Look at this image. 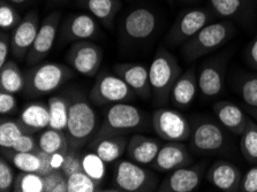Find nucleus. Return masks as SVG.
Wrapping results in <instances>:
<instances>
[{
  "mask_svg": "<svg viewBox=\"0 0 257 192\" xmlns=\"http://www.w3.org/2000/svg\"><path fill=\"white\" fill-rule=\"evenodd\" d=\"M67 185L68 192H95L98 191L100 186L83 170L68 176Z\"/></svg>",
  "mask_w": 257,
  "mask_h": 192,
  "instance_id": "obj_37",
  "label": "nucleus"
},
{
  "mask_svg": "<svg viewBox=\"0 0 257 192\" xmlns=\"http://www.w3.org/2000/svg\"><path fill=\"white\" fill-rule=\"evenodd\" d=\"M26 88V75H23L17 61L7 60L0 67V91L17 95L23 92Z\"/></svg>",
  "mask_w": 257,
  "mask_h": 192,
  "instance_id": "obj_27",
  "label": "nucleus"
},
{
  "mask_svg": "<svg viewBox=\"0 0 257 192\" xmlns=\"http://www.w3.org/2000/svg\"><path fill=\"white\" fill-rule=\"evenodd\" d=\"M157 27V15L148 7H136L124 15L121 36L128 43L146 42L153 36Z\"/></svg>",
  "mask_w": 257,
  "mask_h": 192,
  "instance_id": "obj_12",
  "label": "nucleus"
},
{
  "mask_svg": "<svg viewBox=\"0 0 257 192\" xmlns=\"http://www.w3.org/2000/svg\"><path fill=\"white\" fill-rule=\"evenodd\" d=\"M98 20L90 13H75L68 15L60 25L59 43H74L79 41H92L99 36Z\"/></svg>",
  "mask_w": 257,
  "mask_h": 192,
  "instance_id": "obj_14",
  "label": "nucleus"
},
{
  "mask_svg": "<svg viewBox=\"0 0 257 192\" xmlns=\"http://www.w3.org/2000/svg\"><path fill=\"white\" fill-rule=\"evenodd\" d=\"M233 35L234 27L231 22L209 23L182 45V56L186 61H195L221 48Z\"/></svg>",
  "mask_w": 257,
  "mask_h": 192,
  "instance_id": "obj_5",
  "label": "nucleus"
},
{
  "mask_svg": "<svg viewBox=\"0 0 257 192\" xmlns=\"http://www.w3.org/2000/svg\"><path fill=\"white\" fill-rule=\"evenodd\" d=\"M71 2V0H49L50 5H62V4H66Z\"/></svg>",
  "mask_w": 257,
  "mask_h": 192,
  "instance_id": "obj_50",
  "label": "nucleus"
},
{
  "mask_svg": "<svg viewBox=\"0 0 257 192\" xmlns=\"http://www.w3.org/2000/svg\"><path fill=\"white\" fill-rule=\"evenodd\" d=\"M181 73L177 58L165 49H158L149 67L153 98L158 106L169 103L171 90Z\"/></svg>",
  "mask_w": 257,
  "mask_h": 192,
  "instance_id": "obj_4",
  "label": "nucleus"
},
{
  "mask_svg": "<svg viewBox=\"0 0 257 192\" xmlns=\"http://www.w3.org/2000/svg\"><path fill=\"white\" fill-rule=\"evenodd\" d=\"M135 92L114 72H102L97 76L89 93L90 101L96 106L128 103L135 98Z\"/></svg>",
  "mask_w": 257,
  "mask_h": 192,
  "instance_id": "obj_7",
  "label": "nucleus"
},
{
  "mask_svg": "<svg viewBox=\"0 0 257 192\" xmlns=\"http://www.w3.org/2000/svg\"><path fill=\"white\" fill-rule=\"evenodd\" d=\"M242 176L240 168L227 160H217L205 173L206 181L224 192L239 191Z\"/></svg>",
  "mask_w": 257,
  "mask_h": 192,
  "instance_id": "obj_19",
  "label": "nucleus"
},
{
  "mask_svg": "<svg viewBox=\"0 0 257 192\" xmlns=\"http://www.w3.org/2000/svg\"><path fill=\"white\" fill-rule=\"evenodd\" d=\"M25 132V128L19 120H3L0 123V146L2 148H12Z\"/></svg>",
  "mask_w": 257,
  "mask_h": 192,
  "instance_id": "obj_35",
  "label": "nucleus"
},
{
  "mask_svg": "<svg viewBox=\"0 0 257 192\" xmlns=\"http://www.w3.org/2000/svg\"><path fill=\"white\" fill-rule=\"evenodd\" d=\"M40 15L31 10L22 18L20 23L12 30V56L17 61H25L40 30Z\"/></svg>",
  "mask_w": 257,
  "mask_h": 192,
  "instance_id": "obj_15",
  "label": "nucleus"
},
{
  "mask_svg": "<svg viewBox=\"0 0 257 192\" xmlns=\"http://www.w3.org/2000/svg\"><path fill=\"white\" fill-rule=\"evenodd\" d=\"M13 167L11 166L9 160L2 155L0 158V191L2 192L13 191L14 182L17 178Z\"/></svg>",
  "mask_w": 257,
  "mask_h": 192,
  "instance_id": "obj_40",
  "label": "nucleus"
},
{
  "mask_svg": "<svg viewBox=\"0 0 257 192\" xmlns=\"http://www.w3.org/2000/svg\"><path fill=\"white\" fill-rule=\"evenodd\" d=\"M180 2H186V3H190V2H194V0H180Z\"/></svg>",
  "mask_w": 257,
  "mask_h": 192,
  "instance_id": "obj_52",
  "label": "nucleus"
},
{
  "mask_svg": "<svg viewBox=\"0 0 257 192\" xmlns=\"http://www.w3.org/2000/svg\"><path fill=\"white\" fill-rule=\"evenodd\" d=\"M240 150L249 163L257 164V123L249 119L246 130L240 139Z\"/></svg>",
  "mask_w": 257,
  "mask_h": 192,
  "instance_id": "obj_31",
  "label": "nucleus"
},
{
  "mask_svg": "<svg viewBox=\"0 0 257 192\" xmlns=\"http://www.w3.org/2000/svg\"><path fill=\"white\" fill-rule=\"evenodd\" d=\"M213 112L217 120L225 129L239 136L242 135V132L246 130L249 119H250L239 106L227 100L217 101L213 105Z\"/></svg>",
  "mask_w": 257,
  "mask_h": 192,
  "instance_id": "obj_21",
  "label": "nucleus"
},
{
  "mask_svg": "<svg viewBox=\"0 0 257 192\" xmlns=\"http://www.w3.org/2000/svg\"><path fill=\"white\" fill-rule=\"evenodd\" d=\"M151 121L156 135L166 142H184L192 134V124L175 109L158 108Z\"/></svg>",
  "mask_w": 257,
  "mask_h": 192,
  "instance_id": "obj_11",
  "label": "nucleus"
},
{
  "mask_svg": "<svg viewBox=\"0 0 257 192\" xmlns=\"http://www.w3.org/2000/svg\"><path fill=\"white\" fill-rule=\"evenodd\" d=\"M157 177L142 164L132 160H116L113 166V185L124 192L154 191Z\"/></svg>",
  "mask_w": 257,
  "mask_h": 192,
  "instance_id": "obj_6",
  "label": "nucleus"
},
{
  "mask_svg": "<svg viewBox=\"0 0 257 192\" xmlns=\"http://www.w3.org/2000/svg\"><path fill=\"white\" fill-rule=\"evenodd\" d=\"M167 2H169L170 4H172V3H173V0H167Z\"/></svg>",
  "mask_w": 257,
  "mask_h": 192,
  "instance_id": "obj_53",
  "label": "nucleus"
},
{
  "mask_svg": "<svg viewBox=\"0 0 257 192\" xmlns=\"http://www.w3.org/2000/svg\"><path fill=\"white\" fill-rule=\"evenodd\" d=\"M104 52L92 41L74 42L66 53V61L76 73L87 77H95L103 62Z\"/></svg>",
  "mask_w": 257,
  "mask_h": 192,
  "instance_id": "obj_9",
  "label": "nucleus"
},
{
  "mask_svg": "<svg viewBox=\"0 0 257 192\" xmlns=\"http://www.w3.org/2000/svg\"><path fill=\"white\" fill-rule=\"evenodd\" d=\"M247 59L249 65L257 69V36L252 39L247 49Z\"/></svg>",
  "mask_w": 257,
  "mask_h": 192,
  "instance_id": "obj_47",
  "label": "nucleus"
},
{
  "mask_svg": "<svg viewBox=\"0 0 257 192\" xmlns=\"http://www.w3.org/2000/svg\"><path fill=\"white\" fill-rule=\"evenodd\" d=\"M50 112L49 128L65 131L68 122L69 99L65 96H52L48 100Z\"/></svg>",
  "mask_w": 257,
  "mask_h": 192,
  "instance_id": "obj_29",
  "label": "nucleus"
},
{
  "mask_svg": "<svg viewBox=\"0 0 257 192\" xmlns=\"http://www.w3.org/2000/svg\"><path fill=\"white\" fill-rule=\"evenodd\" d=\"M237 91L246 105L257 108V74H250L241 78Z\"/></svg>",
  "mask_w": 257,
  "mask_h": 192,
  "instance_id": "obj_38",
  "label": "nucleus"
},
{
  "mask_svg": "<svg viewBox=\"0 0 257 192\" xmlns=\"http://www.w3.org/2000/svg\"><path fill=\"white\" fill-rule=\"evenodd\" d=\"M189 146L194 153L205 155L221 152L227 146V136L221 124L212 120H200L192 125Z\"/></svg>",
  "mask_w": 257,
  "mask_h": 192,
  "instance_id": "obj_8",
  "label": "nucleus"
},
{
  "mask_svg": "<svg viewBox=\"0 0 257 192\" xmlns=\"http://www.w3.org/2000/svg\"><path fill=\"white\" fill-rule=\"evenodd\" d=\"M113 72L119 75L135 95L142 99H150L153 98V91L150 87L149 68L141 64H133V62H122L113 66Z\"/></svg>",
  "mask_w": 257,
  "mask_h": 192,
  "instance_id": "obj_20",
  "label": "nucleus"
},
{
  "mask_svg": "<svg viewBox=\"0 0 257 192\" xmlns=\"http://www.w3.org/2000/svg\"><path fill=\"white\" fill-rule=\"evenodd\" d=\"M225 76V61L212 59L204 62L197 74L198 91L205 98H215L223 92Z\"/></svg>",
  "mask_w": 257,
  "mask_h": 192,
  "instance_id": "obj_18",
  "label": "nucleus"
},
{
  "mask_svg": "<svg viewBox=\"0 0 257 192\" xmlns=\"http://www.w3.org/2000/svg\"><path fill=\"white\" fill-rule=\"evenodd\" d=\"M68 99V122L65 134L67 136L69 147L81 150L91 142L98 130V115L82 93H74Z\"/></svg>",
  "mask_w": 257,
  "mask_h": 192,
  "instance_id": "obj_1",
  "label": "nucleus"
},
{
  "mask_svg": "<svg viewBox=\"0 0 257 192\" xmlns=\"http://www.w3.org/2000/svg\"><path fill=\"white\" fill-rule=\"evenodd\" d=\"M37 154L40 155V159H41V170H40V174L45 176L50 173H53L54 169L53 167L51 166V154L50 153H46L43 150H38L37 151Z\"/></svg>",
  "mask_w": 257,
  "mask_h": 192,
  "instance_id": "obj_46",
  "label": "nucleus"
},
{
  "mask_svg": "<svg viewBox=\"0 0 257 192\" xmlns=\"http://www.w3.org/2000/svg\"><path fill=\"white\" fill-rule=\"evenodd\" d=\"M38 145H40L41 150L50 154L58 153V152L66 153L69 148L68 139L65 131L56 130L52 128H48L41 132L38 137Z\"/></svg>",
  "mask_w": 257,
  "mask_h": 192,
  "instance_id": "obj_30",
  "label": "nucleus"
},
{
  "mask_svg": "<svg viewBox=\"0 0 257 192\" xmlns=\"http://www.w3.org/2000/svg\"><path fill=\"white\" fill-rule=\"evenodd\" d=\"M12 53V37L7 31L0 33V67L5 65L9 60L10 54Z\"/></svg>",
  "mask_w": 257,
  "mask_h": 192,
  "instance_id": "obj_45",
  "label": "nucleus"
},
{
  "mask_svg": "<svg viewBox=\"0 0 257 192\" xmlns=\"http://www.w3.org/2000/svg\"><path fill=\"white\" fill-rule=\"evenodd\" d=\"M14 192H45L44 176L38 173L20 171L14 182Z\"/></svg>",
  "mask_w": 257,
  "mask_h": 192,
  "instance_id": "obj_33",
  "label": "nucleus"
},
{
  "mask_svg": "<svg viewBox=\"0 0 257 192\" xmlns=\"http://www.w3.org/2000/svg\"><path fill=\"white\" fill-rule=\"evenodd\" d=\"M2 155L18 170L40 174L41 159L37 152H17L11 148H2Z\"/></svg>",
  "mask_w": 257,
  "mask_h": 192,
  "instance_id": "obj_28",
  "label": "nucleus"
},
{
  "mask_svg": "<svg viewBox=\"0 0 257 192\" xmlns=\"http://www.w3.org/2000/svg\"><path fill=\"white\" fill-rule=\"evenodd\" d=\"M7 2L13 4L15 6H22V5H27V4H29L31 0H7Z\"/></svg>",
  "mask_w": 257,
  "mask_h": 192,
  "instance_id": "obj_49",
  "label": "nucleus"
},
{
  "mask_svg": "<svg viewBox=\"0 0 257 192\" xmlns=\"http://www.w3.org/2000/svg\"><path fill=\"white\" fill-rule=\"evenodd\" d=\"M65 154L64 152H58V153L51 154V166L54 170H60L62 164L65 161Z\"/></svg>",
  "mask_w": 257,
  "mask_h": 192,
  "instance_id": "obj_48",
  "label": "nucleus"
},
{
  "mask_svg": "<svg viewBox=\"0 0 257 192\" xmlns=\"http://www.w3.org/2000/svg\"><path fill=\"white\" fill-rule=\"evenodd\" d=\"M213 13L220 18H237L247 7V0H209Z\"/></svg>",
  "mask_w": 257,
  "mask_h": 192,
  "instance_id": "obj_34",
  "label": "nucleus"
},
{
  "mask_svg": "<svg viewBox=\"0 0 257 192\" xmlns=\"http://www.w3.org/2000/svg\"><path fill=\"white\" fill-rule=\"evenodd\" d=\"M75 70L58 62L35 65L26 74L25 96L36 98L50 95L75 76Z\"/></svg>",
  "mask_w": 257,
  "mask_h": 192,
  "instance_id": "obj_3",
  "label": "nucleus"
},
{
  "mask_svg": "<svg viewBox=\"0 0 257 192\" xmlns=\"http://www.w3.org/2000/svg\"><path fill=\"white\" fill-rule=\"evenodd\" d=\"M81 9L87 10L105 28L112 30L114 20L121 10V0H77Z\"/></svg>",
  "mask_w": 257,
  "mask_h": 192,
  "instance_id": "obj_26",
  "label": "nucleus"
},
{
  "mask_svg": "<svg viewBox=\"0 0 257 192\" xmlns=\"http://www.w3.org/2000/svg\"><path fill=\"white\" fill-rule=\"evenodd\" d=\"M248 112L250 113V114H251L252 116H255V117H256V120H257V108L249 107V108H248Z\"/></svg>",
  "mask_w": 257,
  "mask_h": 192,
  "instance_id": "obj_51",
  "label": "nucleus"
},
{
  "mask_svg": "<svg viewBox=\"0 0 257 192\" xmlns=\"http://www.w3.org/2000/svg\"><path fill=\"white\" fill-rule=\"evenodd\" d=\"M213 13L208 9H192L182 13L171 27L166 35L165 43L170 46L184 45L187 41L209 25Z\"/></svg>",
  "mask_w": 257,
  "mask_h": 192,
  "instance_id": "obj_10",
  "label": "nucleus"
},
{
  "mask_svg": "<svg viewBox=\"0 0 257 192\" xmlns=\"http://www.w3.org/2000/svg\"><path fill=\"white\" fill-rule=\"evenodd\" d=\"M197 90L198 83L195 69H187L185 73H181L171 90V104L177 108H187L195 100Z\"/></svg>",
  "mask_w": 257,
  "mask_h": 192,
  "instance_id": "obj_22",
  "label": "nucleus"
},
{
  "mask_svg": "<svg viewBox=\"0 0 257 192\" xmlns=\"http://www.w3.org/2000/svg\"><path fill=\"white\" fill-rule=\"evenodd\" d=\"M45 192H68L67 177L61 170H54L44 176Z\"/></svg>",
  "mask_w": 257,
  "mask_h": 192,
  "instance_id": "obj_41",
  "label": "nucleus"
},
{
  "mask_svg": "<svg viewBox=\"0 0 257 192\" xmlns=\"http://www.w3.org/2000/svg\"><path fill=\"white\" fill-rule=\"evenodd\" d=\"M19 121L29 134L45 130L50 125L49 105L43 101H31L25 105Z\"/></svg>",
  "mask_w": 257,
  "mask_h": 192,
  "instance_id": "obj_24",
  "label": "nucleus"
},
{
  "mask_svg": "<svg viewBox=\"0 0 257 192\" xmlns=\"http://www.w3.org/2000/svg\"><path fill=\"white\" fill-rule=\"evenodd\" d=\"M208 161H202L194 166L181 167L171 171L158 186L161 192H192L195 191L203 178Z\"/></svg>",
  "mask_w": 257,
  "mask_h": 192,
  "instance_id": "obj_16",
  "label": "nucleus"
},
{
  "mask_svg": "<svg viewBox=\"0 0 257 192\" xmlns=\"http://www.w3.org/2000/svg\"><path fill=\"white\" fill-rule=\"evenodd\" d=\"M149 124V116L142 109L128 103L113 104L105 112L103 122L99 124L93 139L105 136L123 135L144 130Z\"/></svg>",
  "mask_w": 257,
  "mask_h": 192,
  "instance_id": "obj_2",
  "label": "nucleus"
},
{
  "mask_svg": "<svg viewBox=\"0 0 257 192\" xmlns=\"http://www.w3.org/2000/svg\"><path fill=\"white\" fill-rule=\"evenodd\" d=\"M18 111V99L14 93L0 91V114L12 115Z\"/></svg>",
  "mask_w": 257,
  "mask_h": 192,
  "instance_id": "obj_43",
  "label": "nucleus"
},
{
  "mask_svg": "<svg viewBox=\"0 0 257 192\" xmlns=\"http://www.w3.org/2000/svg\"><path fill=\"white\" fill-rule=\"evenodd\" d=\"M60 170L66 177L82 170V154L80 153L79 148H68V151L65 154L64 164H62Z\"/></svg>",
  "mask_w": 257,
  "mask_h": 192,
  "instance_id": "obj_39",
  "label": "nucleus"
},
{
  "mask_svg": "<svg viewBox=\"0 0 257 192\" xmlns=\"http://www.w3.org/2000/svg\"><path fill=\"white\" fill-rule=\"evenodd\" d=\"M162 144L159 140L141 134L133 135L128 140L126 153L132 161L150 166L157 156Z\"/></svg>",
  "mask_w": 257,
  "mask_h": 192,
  "instance_id": "obj_23",
  "label": "nucleus"
},
{
  "mask_svg": "<svg viewBox=\"0 0 257 192\" xmlns=\"http://www.w3.org/2000/svg\"><path fill=\"white\" fill-rule=\"evenodd\" d=\"M61 25V13L60 11H53L48 14L43 20L40 30L35 39L33 46L28 53L26 61L29 66H35L44 60L49 56L56 42V38L59 34Z\"/></svg>",
  "mask_w": 257,
  "mask_h": 192,
  "instance_id": "obj_13",
  "label": "nucleus"
},
{
  "mask_svg": "<svg viewBox=\"0 0 257 192\" xmlns=\"http://www.w3.org/2000/svg\"><path fill=\"white\" fill-rule=\"evenodd\" d=\"M193 158L188 148L182 142H166L162 144L154 162L150 164L155 170L162 173H171L181 167L192 164Z\"/></svg>",
  "mask_w": 257,
  "mask_h": 192,
  "instance_id": "obj_17",
  "label": "nucleus"
},
{
  "mask_svg": "<svg viewBox=\"0 0 257 192\" xmlns=\"http://www.w3.org/2000/svg\"><path fill=\"white\" fill-rule=\"evenodd\" d=\"M241 192H257V164L242 176L240 184Z\"/></svg>",
  "mask_w": 257,
  "mask_h": 192,
  "instance_id": "obj_44",
  "label": "nucleus"
},
{
  "mask_svg": "<svg viewBox=\"0 0 257 192\" xmlns=\"http://www.w3.org/2000/svg\"><path fill=\"white\" fill-rule=\"evenodd\" d=\"M128 140L130 138L123 135L105 136L92 139L89 144V148L98 154L105 162L111 163L119 160L126 152Z\"/></svg>",
  "mask_w": 257,
  "mask_h": 192,
  "instance_id": "obj_25",
  "label": "nucleus"
},
{
  "mask_svg": "<svg viewBox=\"0 0 257 192\" xmlns=\"http://www.w3.org/2000/svg\"><path fill=\"white\" fill-rule=\"evenodd\" d=\"M21 20V15L17 11L15 5L9 3L7 0L0 2V28H2V31L10 33L20 23Z\"/></svg>",
  "mask_w": 257,
  "mask_h": 192,
  "instance_id": "obj_36",
  "label": "nucleus"
},
{
  "mask_svg": "<svg viewBox=\"0 0 257 192\" xmlns=\"http://www.w3.org/2000/svg\"><path fill=\"white\" fill-rule=\"evenodd\" d=\"M82 170L100 185L106 176V162L93 151L87 152L82 154Z\"/></svg>",
  "mask_w": 257,
  "mask_h": 192,
  "instance_id": "obj_32",
  "label": "nucleus"
},
{
  "mask_svg": "<svg viewBox=\"0 0 257 192\" xmlns=\"http://www.w3.org/2000/svg\"><path fill=\"white\" fill-rule=\"evenodd\" d=\"M11 150L17 152H37L40 150V145H38V140L33 135L29 134V132H25L13 144Z\"/></svg>",
  "mask_w": 257,
  "mask_h": 192,
  "instance_id": "obj_42",
  "label": "nucleus"
}]
</instances>
